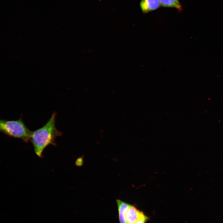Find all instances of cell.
<instances>
[{
  "instance_id": "6da1fadb",
  "label": "cell",
  "mask_w": 223,
  "mask_h": 223,
  "mask_svg": "<svg viewBox=\"0 0 223 223\" xmlns=\"http://www.w3.org/2000/svg\"><path fill=\"white\" fill-rule=\"evenodd\" d=\"M56 112H54L44 125L32 132L30 141L35 154L40 158L42 157L43 152L47 146L50 145H56V137L62 134L56 126Z\"/></svg>"
},
{
  "instance_id": "7a4b0ae2",
  "label": "cell",
  "mask_w": 223,
  "mask_h": 223,
  "mask_svg": "<svg viewBox=\"0 0 223 223\" xmlns=\"http://www.w3.org/2000/svg\"><path fill=\"white\" fill-rule=\"evenodd\" d=\"M0 130L7 136L22 140L30 141L32 132L26 126L21 118L16 120H0Z\"/></svg>"
},
{
  "instance_id": "3957f363",
  "label": "cell",
  "mask_w": 223,
  "mask_h": 223,
  "mask_svg": "<svg viewBox=\"0 0 223 223\" xmlns=\"http://www.w3.org/2000/svg\"><path fill=\"white\" fill-rule=\"evenodd\" d=\"M125 217L128 223H135L148 218L142 212L131 205L127 212Z\"/></svg>"
},
{
  "instance_id": "277c9868",
  "label": "cell",
  "mask_w": 223,
  "mask_h": 223,
  "mask_svg": "<svg viewBox=\"0 0 223 223\" xmlns=\"http://www.w3.org/2000/svg\"><path fill=\"white\" fill-rule=\"evenodd\" d=\"M161 6L159 0H141L140 6L143 13L154 11Z\"/></svg>"
},
{
  "instance_id": "5b68a950",
  "label": "cell",
  "mask_w": 223,
  "mask_h": 223,
  "mask_svg": "<svg viewBox=\"0 0 223 223\" xmlns=\"http://www.w3.org/2000/svg\"><path fill=\"white\" fill-rule=\"evenodd\" d=\"M116 202L118 207L120 223H127L125 217L131 205L120 199H117Z\"/></svg>"
},
{
  "instance_id": "8992f818",
  "label": "cell",
  "mask_w": 223,
  "mask_h": 223,
  "mask_svg": "<svg viewBox=\"0 0 223 223\" xmlns=\"http://www.w3.org/2000/svg\"><path fill=\"white\" fill-rule=\"evenodd\" d=\"M161 6L164 7L173 8L181 11L182 8L179 0H159Z\"/></svg>"
},
{
  "instance_id": "52a82bcc",
  "label": "cell",
  "mask_w": 223,
  "mask_h": 223,
  "mask_svg": "<svg viewBox=\"0 0 223 223\" xmlns=\"http://www.w3.org/2000/svg\"><path fill=\"white\" fill-rule=\"evenodd\" d=\"M84 163L83 156H81L77 158L75 162V165L78 167H81L83 166Z\"/></svg>"
},
{
  "instance_id": "ba28073f",
  "label": "cell",
  "mask_w": 223,
  "mask_h": 223,
  "mask_svg": "<svg viewBox=\"0 0 223 223\" xmlns=\"http://www.w3.org/2000/svg\"><path fill=\"white\" fill-rule=\"evenodd\" d=\"M149 218L148 217L147 218L142 220L140 221H138V222L135 223H146L148 221H149Z\"/></svg>"
}]
</instances>
